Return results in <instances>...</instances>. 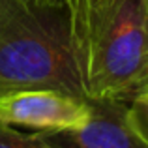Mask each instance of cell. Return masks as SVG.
Masks as SVG:
<instances>
[{
    "mask_svg": "<svg viewBox=\"0 0 148 148\" xmlns=\"http://www.w3.org/2000/svg\"><path fill=\"white\" fill-rule=\"evenodd\" d=\"M21 90L86 98L64 0H0V96Z\"/></svg>",
    "mask_w": 148,
    "mask_h": 148,
    "instance_id": "1",
    "label": "cell"
},
{
    "mask_svg": "<svg viewBox=\"0 0 148 148\" xmlns=\"http://www.w3.org/2000/svg\"><path fill=\"white\" fill-rule=\"evenodd\" d=\"M88 99H130L148 86V0H114L81 62Z\"/></svg>",
    "mask_w": 148,
    "mask_h": 148,
    "instance_id": "2",
    "label": "cell"
},
{
    "mask_svg": "<svg viewBox=\"0 0 148 148\" xmlns=\"http://www.w3.org/2000/svg\"><path fill=\"white\" fill-rule=\"evenodd\" d=\"M88 103L90 118L83 126L36 133L53 148H148V135L130 99Z\"/></svg>",
    "mask_w": 148,
    "mask_h": 148,
    "instance_id": "3",
    "label": "cell"
},
{
    "mask_svg": "<svg viewBox=\"0 0 148 148\" xmlns=\"http://www.w3.org/2000/svg\"><path fill=\"white\" fill-rule=\"evenodd\" d=\"M90 118L86 98L56 90H21L0 96V122L34 131L79 127Z\"/></svg>",
    "mask_w": 148,
    "mask_h": 148,
    "instance_id": "4",
    "label": "cell"
},
{
    "mask_svg": "<svg viewBox=\"0 0 148 148\" xmlns=\"http://www.w3.org/2000/svg\"><path fill=\"white\" fill-rule=\"evenodd\" d=\"M71 21V32L75 41V51L79 58V66L86 53V47L98 28L99 21L107 10L114 4V0H64Z\"/></svg>",
    "mask_w": 148,
    "mask_h": 148,
    "instance_id": "5",
    "label": "cell"
},
{
    "mask_svg": "<svg viewBox=\"0 0 148 148\" xmlns=\"http://www.w3.org/2000/svg\"><path fill=\"white\" fill-rule=\"evenodd\" d=\"M0 148H53L40 133H23L13 126L0 122Z\"/></svg>",
    "mask_w": 148,
    "mask_h": 148,
    "instance_id": "6",
    "label": "cell"
},
{
    "mask_svg": "<svg viewBox=\"0 0 148 148\" xmlns=\"http://www.w3.org/2000/svg\"><path fill=\"white\" fill-rule=\"evenodd\" d=\"M131 105H133L135 112H137L139 120H141L143 127H145V131L148 135V86L139 92L135 98H131Z\"/></svg>",
    "mask_w": 148,
    "mask_h": 148,
    "instance_id": "7",
    "label": "cell"
}]
</instances>
